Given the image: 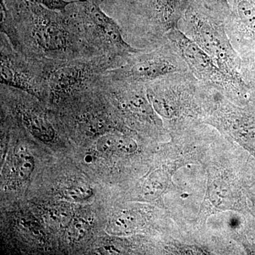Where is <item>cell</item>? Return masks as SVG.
I'll return each mask as SVG.
<instances>
[{
    "label": "cell",
    "instance_id": "6da1fadb",
    "mask_svg": "<svg viewBox=\"0 0 255 255\" xmlns=\"http://www.w3.org/2000/svg\"><path fill=\"white\" fill-rule=\"evenodd\" d=\"M181 21L184 26L182 31L205 51L218 67L238 85L248 88L241 75L243 58L233 48L224 20L204 5L189 0Z\"/></svg>",
    "mask_w": 255,
    "mask_h": 255
},
{
    "label": "cell",
    "instance_id": "7a4b0ae2",
    "mask_svg": "<svg viewBox=\"0 0 255 255\" xmlns=\"http://www.w3.org/2000/svg\"><path fill=\"white\" fill-rule=\"evenodd\" d=\"M147 95L155 110L166 119L193 116L215 103L220 93L191 73L171 74L147 84Z\"/></svg>",
    "mask_w": 255,
    "mask_h": 255
},
{
    "label": "cell",
    "instance_id": "3957f363",
    "mask_svg": "<svg viewBox=\"0 0 255 255\" xmlns=\"http://www.w3.org/2000/svg\"><path fill=\"white\" fill-rule=\"evenodd\" d=\"M167 36L177 47L189 71L198 80L236 102H243L250 97L248 88L238 85L223 72L212 58L179 27L170 30Z\"/></svg>",
    "mask_w": 255,
    "mask_h": 255
},
{
    "label": "cell",
    "instance_id": "277c9868",
    "mask_svg": "<svg viewBox=\"0 0 255 255\" xmlns=\"http://www.w3.org/2000/svg\"><path fill=\"white\" fill-rule=\"evenodd\" d=\"M188 71L187 64L177 47L166 36L149 53L132 55L121 76L126 82L147 84L171 74Z\"/></svg>",
    "mask_w": 255,
    "mask_h": 255
},
{
    "label": "cell",
    "instance_id": "5b68a950",
    "mask_svg": "<svg viewBox=\"0 0 255 255\" xmlns=\"http://www.w3.org/2000/svg\"><path fill=\"white\" fill-rule=\"evenodd\" d=\"M224 22L240 56L255 61V0H232L231 13Z\"/></svg>",
    "mask_w": 255,
    "mask_h": 255
},
{
    "label": "cell",
    "instance_id": "8992f818",
    "mask_svg": "<svg viewBox=\"0 0 255 255\" xmlns=\"http://www.w3.org/2000/svg\"><path fill=\"white\" fill-rule=\"evenodd\" d=\"M85 11L90 22L94 24L97 31L112 44L119 54L130 58L141 51L133 48L126 41L118 24L105 14L98 5L95 2L86 1Z\"/></svg>",
    "mask_w": 255,
    "mask_h": 255
},
{
    "label": "cell",
    "instance_id": "52a82bcc",
    "mask_svg": "<svg viewBox=\"0 0 255 255\" xmlns=\"http://www.w3.org/2000/svg\"><path fill=\"white\" fill-rule=\"evenodd\" d=\"M189 2V0H150L154 21L161 36L179 27Z\"/></svg>",
    "mask_w": 255,
    "mask_h": 255
},
{
    "label": "cell",
    "instance_id": "ba28073f",
    "mask_svg": "<svg viewBox=\"0 0 255 255\" xmlns=\"http://www.w3.org/2000/svg\"><path fill=\"white\" fill-rule=\"evenodd\" d=\"M35 41L44 51L54 52L63 50L68 43L66 31L61 25L43 15L36 16L35 21Z\"/></svg>",
    "mask_w": 255,
    "mask_h": 255
},
{
    "label": "cell",
    "instance_id": "9c48e42d",
    "mask_svg": "<svg viewBox=\"0 0 255 255\" xmlns=\"http://www.w3.org/2000/svg\"><path fill=\"white\" fill-rule=\"evenodd\" d=\"M121 1L132 23H136V26L139 28H143L145 33L150 35L151 39H155L159 36L154 22L150 0Z\"/></svg>",
    "mask_w": 255,
    "mask_h": 255
},
{
    "label": "cell",
    "instance_id": "30bf717a",
    "mask_svg": "<svg viewBox=\"0 0 255 255\" xmlns=\"http://www.w3.org/2000/svg\"><path fill=\"white\" fill-rule=\"evenodd\" d=\"M85 78V72L81 68L75 65L61 67L50 74V88L55 95H65L80 86Z\"/></svg>",
    "mask_w": 255,
    "mask_h": 255
},
{
    "label": "cell",
    "instance_id": "8fae6325",
    "mask_svg": "<svg viewBox=\"0 0 255 255\" xmlns=\"http://www.w3.org/2000/svg\"><path fill=\"white\" fill-rule=\"evenodd\" d=\"M22 120L26 128L38 140L49 142L55 138L54 129L43 116L31 111H24Z\"/></svg>",
    "mask_w": 255,
    "mask_h": 255
},
{
    "label": "cell",
    "instance_id": "7c38bea8",
    "mask_svg": "<svg viewBox=\"0 0 255 255\" xmlns=\"http://www.w3.org/2000/svg\"><path fill=\"white\" fill-rule=\"evenodd\" d=\"M1 82L3 85L33 92L31 82L24 74L17 70L5 57L1 60Z\"/></svg>",
    "mask_w": 255,
    "mask_h": 255
},
{
    "label": "cell",
    "instance_id": "4fadbf2b",
    "mask_svg": "<svg viewBox=\"0 0 255 255\" xmlns=\"http://www.w3.org/2000/svg\"><path fill=\"white\" fill-rule=\"evenodd\" d=\"M101 148L106 154H130L136 150L135 142L129 137L107 134L101 140Z\"/></svg>",
    "mask_w": 255,
    "mask_h": 255
},
{
    "label": "cell",
    "instance_id": "5bb4252c",
    "mask_svg": "<svg viewBox=\"0 0 255 255\" xmlns=\"http://www.w3.org/2000/svg\"><path fill=\"white\" fill-rule=\"evenodd\" d=\"M14 164L15 172L18 179L26 181L34 169V159L28 150L21 147L15 153Z\"/></svg>",
    "mask_w": 255,
    "mask_h": 255
},
{
    "label": "cell",
    "instance_id": "9a60e30c",
    "mask_svg": "<svg viewBox=\"0 0 255 255\" xmlns=\"http://www.w3.org/2000/svg\"><path fill=\"white\" fill-rule=\"evenodd\" d=\"M112 123L108 119L102 116H92L82 123V130L89 136H97L111 131Z\"/></svg>",
    "mask_w": 255,
    "mask_h": 255
},
{
    "label": "cell",
    "instance_id": "2e32d148",
    "mask_svg": "<svg viewBox=\"0 0 255 255\" xmlns=\"http://www.w3.org/2000/svg\"><path fill=\"white\" fill-rule=\"evenodd\" d=\"M62 194L69 200L82 201L91 197L93 190L87 184H76L64 188Z\"/></svg>",
    "mask_w": 255,
    "mask_h": 255
},
{
    "label": "cell",
    "instance_id": "e0dca14e",
    "mask_svg": "<svg viewBox=\"0 0 255 255\" xmlns=\"http://www.w3.org/2000/svg\"><path fill=\"white\" fill-rule=\"evenodd\" d=\"M191 1H197L204 5L210 11L224 20V21L231 13V6L228 3V0H191Z\"/></svg>",
    "mask_w": 255,
    "mask_h": 255
},
{
    "label": "cell",
    "instance_id": "ac0fdd59",
    "mask_svg": "<svg viewBox=\"0 0 255 255\" xmlns=\"http://www.w3.org/2000/svg\"><path fill=\"white\" fill-rule=\"evenodd\" d=\"M90 223L86 220L78 218L72 221L68 228V236L73 241H78L81 240L88 232Z\"/></svg>",
    "mask_w": 255,
    "mask_h": 255
}]
</instances>
